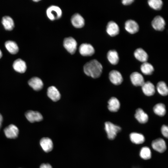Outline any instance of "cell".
<instances>
[{
  "label": "cell",
  "instance_id": "obj_1",
  "mask_svg": "<svg viewBox=\"0 0 168 168\" xmlns=\"http://www.w3.org/2000/svg\"><path fill=\"white\" fill-rule=\"evenodd\" d=\"M102 69L101 64L96 59H93L87 62L83 67L85 74L94 78H98L100 76Z\"/></svg>",
  "mask_w": 168,
  "mask_h": 168
},
{
  "label": "cell",
  "instance_id": "obj_2",
  "mask_svg": "<svg viewBox=\"0 0 168 168\" xmlns=\"http://www.w3.org/2000/svg\"><path fill=\"white\" fill-rule=\"evenodd\" d=\"M105 129L108 138L112 140L114 139L117 133L120 131L121 128L111 122L107 121L105 123Z\"/></svg>",
  "mask_w": 168,
  "mask_h": 168
},
{
  "label": "cell",
  "instance_id": "obj_3",
  "mask_svg": "<svg viewBox=\"0 0 168 168\" xmlns=\"http://www.w3.org/2000/svg\"><path fill=\"white\" fill-rule=\"evenodd\" d=\"M62 11L58 6L52 5L46 10V14L48 18L51 21L58 19L62 16Z\"/></svg>",
  "mask_w": 168,
  "mask_h": 168
},
{
  "label": "cell",
  "instance_id": "obj_4",
  "mask_svg": "<svg viewBox=\"0 0 168 168\" xmlns=\"http://www.w3.org/2000/svg\"><path fill=\"white\" fill-rule=\"evenodd\" d=\"M63 45L67 50L71 54H74L77 49V43L75 40L72 37L65 38Z\"/></svg>",
  "mask_w": 168,
  "mask_h": 168
},
{
  "label": "cell",
  "instance_id": "obj_5",
  "mask_svg": "<svg viewBox=\"0 0 168 168\" xmlns=\"http://www.w3.org/2000/svg\"><path fill=\"white\" fill-rule=\"evenodd\" d=\"M25 116L27 120L32 123L40 121L43 119L41 114L37 111L28 110L26 112Z\"/></svg>",
  "mask_w": 168,
  "mask_h": 168
},
{
  "label": "cell",
  "instance_id": "obj_6",
  "mask_svg": "<svg viewBox=\"0 0 168 168\" xmlns=\"http://www.w3.org/2000/svg\"><path fill=\"white\" fill-rule=\"evenodd\" d=\"M5 134L8 138L13 139L16 138L19 133V129L15 125L11 124L5 128Z\"/></svg>",
  "mask_w": 168,
  "mask_h": 168
},
{
  "label": "cell",
  "instance_id": "obj_7",
  "mask_svg": "<svg viewBox=\"0 0 168 168\" xmlns=\"http://www.w3.org/2000/svg\"><path fill=\"white\" fill-rule=\"evenodd\" d=\"M80 54L84 56L92 55L95 53V49L92 46L89 44L83 43L79 47Z\"/></svg>",
  "mask_w": 168,
  "mask_h": 168
},
{
  "label": "cell",
  "instance_id": "obj_8",
  "mask_svg": "<svg viewBox=\"0 0 168 168\" xmlns=\"http://www.w3.org/2000/svg\"><path fill=\"white\" fill-rule=\"evenodd\" d=\"M152 146L154 150L160 153L164 152L166 148L165 141L161 138L153 140L152 143Z\"/></svg>",
  "mask_w": 168,
  "mask_h": 168
},
{
  "label": "cell",
  "instance_id": "obj_9",
  "mask_svg": "<svg viewBox=\"0 0 168 168\" xmlns=\"http://www.w3.org/2000/svg\"><path fill=\"white\" fill-rule=\"evenodd\" d=\"M166 25L163 18L160 16L155 17L152 22V25L156 30L161 31L164 30Z\"/></svg>",
  "mask_w": 168,
  "mask_h": 168
},
{
  "label": "cell",
  "instance_id": "obj_10",
  "mask_svg": "<svg viewBox=\"0 0 168 168\" xmlns=\"http://www.w3.org/2000/svg\"><path fill=\"white\" fill-rule=\"evenodd\" d=\"M109 78L111 82L115 85L120 84L123 81V77L121 73L116 70H113L110 72Z\"/></svg>",
  "mask_w": 168,
  "mask_h": 168
},
{
  "label": "cell",
  "instance_id": "obj_11",
  "mask_svg": "<svg viewBox=\"0 0 168 168\" xmlns=\"http://www.w3.org/2000/svg\"><path fill=\"white\" fill-rule=\"evenodd\" d=\"M125 30L129 33L134 34L137 32L139 29L138 25L136 22L132 20L127 21L125 23Z\"/></svg>",
  "mask_w": 168,
  "mask_h": 168
},
{
  "label": "cell",
  "instance_id": "obj_12",
  "mask_svg": "<svg viewBox=\"0 0 168 168\" xmlns=\"http://www.w3.org/2000/svg\"><path fill=\"white\" fill-rule=\"evenodd\" d=\"M107 34L112 37L118 35L119 31L118 25L114 21H111L108 23L106 28Z\"/></svg>",
  "mask_w": 168,
  "mask_h": 168
},
{
  "label": "cell",
  "instance_id": "obj_13",
  "mask_svg": "<svg viewBox=\"0 0 168 168\" xmlns=\"http://www.w3.org/2000/svg\"><path fill=\"white\" fill-rule=\"evenodd\" d=\"M28 84L31 87L36 91L41 90L44 85L41 79L37 77H33L31 78L29 80Z\"/></svg>",
  "mask_w": 168,
  "mask_h": 168
},
{
  "label": "cell",
  "instance_id": "obj_14",
  "mask_svg": "<svg viewBox=\"0 0 168 168\" xmlns=\"http://www.w3.org/2000/svg\"><path fill=\"white\" fill-rule=\"evenodd\" d=\"M40 145L43 151L46 152L51 151L53 148V143L52 140L47 137L41 138L40 141Z\"/></svg>",
  "mask_w": 168,
  "mask_h": 168
},
{
  "label": "cell",
  "instance_id": "obj_15",
  "mask_svg": "<svg viewBox=\"0 0 168 168\" xmlns=\"http://www.w3.org/2000/svg\"><path fill=\"white\" fill-rule=\"evenodd\" d=\"M13 68L16 72L22 73L26 71L27 66L26 63L24 61L18 58L15 60L13 62Z\"/></svg>",
  "mask_w": 168,
  "mask_h": 168
},
{
  "label": "cell",
  "instance_id": "obj_16",
  "mask_svg": "<svg viewBox=\"0 0 168 168\" xmlns=\"http://www.w3.org/2000/svg\"><path fill=\"white\" fill-rule=\"evenodd\" d=\"M130 78L133 84L136 86H142L144 83L143 76L138 72H134L130 75Z\"/></svg>",
  "mask_w": 168,
  "mask_h": 168
},
{
  "label": "cell",
  "instance_id": "obj_17",
  "mask_svg": "<svg viewBox=\"0 0 168 168\" xmlns=\"http://www.w3.org/2000/svg\"><path fill=\"white\" fill-rule=\"evenodd\" d=\"M141 86L142 91L145 95L150 96L154 94L155 92V87L151 82L147 81L144 82Z\"/></svg>",
  "mask_w": 168,
  "mask_h": 168
},
{
  "label": "cell",
  "instance_id": "obj_18",
  "mask_svg": "<svg viewBox=\"0 0 168 168\" xmlns=\"http://www.w3.org/2000/svg\"><path fill=\"white\" fill-rule=\"evenodd\" d=\"M47 95L48 97L54 101H57L60 98V94L54 86H51L49 87L47 91Z\"/></svg>",
  "mask_w": 168,
  "mask_h": 168
},
{
  "label": "cell",
  "instance_id": "obj_19",
  "mask_svg": "<svg viewBox=\"0 0 168 168\" xmlns=\"http://www.w3.org/2000/svg\"><path fill=\"white\" fill-rule=\"evenodd\" d=\"M71 21L72 25L76 28H82L85 24L83 18L78 13H76L72 16Z\"/></svg>",
  "mask_w": 168,
  "mask_h": 168
},
{
  "label": "cell",
  "instance_id": "obj_20",
  "mask_svg": "<svg viewBox=\"0 0 168 168\" xmlns=\"http://www.w3.org/2000/svg\"><path fill=\"white\" fill-rule=\"evenodd\" d=\"M134 55L136 59L143 63L146 62L148 58L147 53L141 48L136 49L134 52Z\"/></svg>",
  "mask_w": 168,
  "mask_h": 168
},
{
  "label": "cell",
  "instance_id": "obj_21",
  "mask_svg": "<svg viewBox=\"0 0 168 168\" xmlns=\"http://www.w3.org/2000/svg\"><path fill=\"white\" fill-rule=\"evenodd\" d=\"M135 117L137 120L140 123L144 124L148 120L147 114L141 108H138L136 111Z\"/></svg>",
  "mask_w": 168,
  "mask_h": 168
},
{
  "label": "cell",
  "instance_id": "obj_22",
  "mask_svg": "<svg viewBox=\"0 0 168 168\" xmlns=\"http://www.w3.org/2000/svg\"><path fill=\"white\" fill-rule=\"evenodd\" d=\"M108 108L109 110L112 112H116L119 109L120 103L119 100L116 97H113L108 101Z\"/></svg>",
  "mask_w": 168,
  "mask_h": 168
},
{
  "label": "cell",
  "instance_id": "obj_23",
  "mask_svg": "<svg viewBox=\"0 0 168 168\" xmlns=\"http://www.w3.org/2000/svg\"><path fill=\"white\" fill-rule=\"evenodd\" d=\"M2 23L6 30H11L14 28V24L12 18L8 16H5L2 19Z\"/></svg>",
  "mask_w": 168,
  "mask_h": 168
},
{
  "label": "cell",
  "instance_id": "obj_24",
  "mask_svg": "<svg viewBox=\"0 0 168 168\" xmlns=\"http://www.w3.org/2000/svg\"><path fill=\"white\" fill-rule=\"evenodd\" d=\"M129 137L131 141L135 144H141L145 141L144 136L141 133H131L130 134Z\"/></svg>",
  "mask_w": 168,
  "mask_h": 168
},
{
  "label": "cell",
  "instance_id": "obj_25",
  "mask_svg": "<svg viewBox=\"0 0 168 168\" xmlns=\"http://www.w3.org/2000/svg\"><path fill=\"white\" fill-rule=\"evenodd\" d=\"M107 58L112 64H117L119 61V56L117 52L114 50H109L107 54Z\"/></svg>",
  "mask_w": 168,
  "mask_h": 168
},
{
  "label": "cell",
  "instance_id": "obj_26",
  "mask_svg": "<svg viewBox=\"0 0 168 168\" xmlns=\"http://www.w3.org/2000/svg\"><path fill=\"white\" fill-rule=\"evenodd\" d=\"M5 45L7 50L12 54H16L19 51V48L17 44L13 41H7L5 42Z\"/></svg>",
  "mask_w": 168,
  "mask_h": 168
},
{
  "label": "cell",
  "instance_id": "obj_27",
  "mask_svg": "<svg viewBox=\"0 0 168 168\" xmlns=\"http://www.w3.org/2000/svg\"><path fill=\"white\" fill-rule=\"evenodd\" d=\"M140 68L142 72L145 75H151L154 71L153 66L147 62L143 63Z\"/></svg>",
  "mask_w": 168,
  "mask_h": 168
},
{
  "label": "cell",
  "instance_id": "obj_28",
  "mask_svg": "<svg viewBox=\"0 0 168 168\" xmlns=\"http://www.w3.org/2000/svg\"><path fill=\"white\" fill-rule=\"evenodd\" d=\"M153 109L155 113L160 116H164L166 113V107L163 103H159L156 104Z\"/></svg>",
  "mask_w": 168,
  "mask_h": 168
},
{
  "label": "cell",
  "instance_id": "obj_29",
  "mask_svg": "<svg viewBox=\"0 0 168 168\" xmlns=\"http://www.w3.org/2000/svg\"><path fill=\"white\" fill-rule=\"evenodd\" d=\"M156 89L158 93L163 96L167 95L168 89L166 83L163 81L159 82L156 86Z\"/></svg>",
  "mask_w": 168,
  "mask_h": 168
},
{
  "label": "cell",
  "instance_id": "obj_30",
  "mask_svg": "<svg viewBox=\"0 0 168 168\" xmlns=\"http://www.w3.org/2000/svg\"><path fill=\"white\" fill-rule=\"evenodd\" d=\"M139 155L140 157L143 159H149L151 157V151L148 147H144L141 149Z\"/></svg>",
  "mask_w": 168,
  "mask_h": 168
},
{
  "label": "cell",
  "instance_id": "obj_31",
  "mask_svg": "<svg viewBox=\"0 0 168 168\" xmlns=\"http://www.w3.org/2000/svg\"><path fill=\"white\" fill-rule=\"evenodd\" d=\"M148 3L151 8L156 10H160L163 5V2L161 0H149Z\"/></svg>",
  "mask_w": 168,
  "mask_h": 168
},
{
  "label": "cell",
  "instance_id": "obj_32",
  "mask_svg": "<svg viewBox=\"0 0 168 168\" xmlns=\"http://www.w3.org/2000/svg\"><path fill=\"white\" fill-rule=\"evenodd\" d=\"M161 131L162 135L167 138L168 137V127L165 125H163L161 128Z\"/></svg>",
  "mask_w": 168,
  "mask_h": 168
},
{
  "label": "cell",
  "instance_id": "obj_33",
  "mask_svg": "<svg viewBox=\"0 0 168 168\" xmlns=\"http://www.w3.org/2000/svg\"><path fill=\"white\" fill-rule=\"evenodd\" d=\"M134 1L133 0H123L122 1V3L124 5H128L131 4Z\"/></svg>",
  "mask_w": 168,
  "mask_h": 168
},
{
  "label": "cell",
  "instance_id": "obj_34",
  "mask_svg": "<svg viewBox=\"0 0 168 168\" xmlns=\"http://www.w3.org/2000/svg\"><path fill=\"white\" fill-rule=\"evenodd\" d=\"M40 168H52V167L49 163H43L40 165Z\"/></svg>",
  "mask_w": 168,
  "mask_h": 168
},
{
  "label": "cell",
  "instance_id": "obj_35",
  "mask_svg": "<svg viewBox=\"0 0 168 168\" xmlns=\"http://www.w3.org/2000/svg\"><path fill=\"white\" fill-rule=\"evenodd\" d=\"M3 121V117L1 114H0V129L1 128L2 125V123Z\"/></svg>",
  "mask_w": 168,
  "mask_h": 168
},
{
  "label": "cell",
  "instance_id": "obj_36",
  "mask_svg": "<svg viewBox=\"0 0 168 168\" xmlns=\"http://www.w3.org/2000/svg\"><path fill=\"white\" fill-rule=\"evenodd\" d=\"M2 53L0 49V58L2 57Z\"/></svg>",
  "mask_w": 168,
  "mask_h": 168
},
{
  "label": "cell",
  "instance_id": "obj_37",
  "mask_svg": "<svg viewBox=\"0 0 168 168\" xmlns=\"http://www.w3.org/2000/svg\"><path fill=\"white\" fill-rule=\"evenodd\" d=\"M133 168H140L138 167H133Z\"/></svg>",
  "mask_w": 168,
  "mask_h": 168
},
{
  "label": "cell",
  "instance_id": "obj_38",
  "mask_svg": "<svg viewBox=\"0 0 168 168\" xmlns=\"http://www.w3.org/2000/svg\"><path fill=\"white\" fill-rule=\"evenodd\" d=\"M33 1H34V2H37L39 1V0H34Z\"/></svg>",
  "mask_w": 168,
  "mask_h": 168
}]
</instances>
